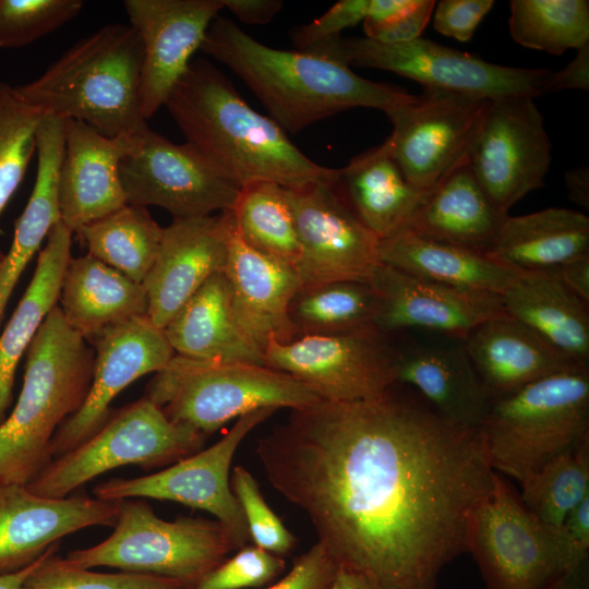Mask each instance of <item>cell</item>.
Masks as SVG:
<instances>
[{"mask_svg":"<svg viewBox=\"0 0 589 589\" xmlns=\"http://www.w3.org/2000/svg\"><path fill=\"white\" fill-rule=\"evenodd\" d=\"M478 429L490 467L520 482L589 435L588 365L491 401Z\"/></svg>","mask_w":589,"mask_h":589,"instance_id":"obj_6","label":"cell"},{"mask_svg":"<svg viewBox=\"0 0 589 589\" xmlns=\"http://www.w3.org/2000/svg\"><path fill=\"white\" fill-rule=\"evenodd\" d=\"M3 257H4V254L0 251V264H1L2 260H3Z\"/></svg>","mask_w":589,"mask_h":589,"instance_id":"obj_59","label":"cell"},{"mask_svg":"<svg viewBox=\"0 0 589 589\" xmlns=\"http://www.w3.org/2000/svg\"><path fill=\"white\" fill-rule=\"evenodd\" d=\"M465 543L488 589H550L581 565L557 530L534 517L496 471L491 490L469 515Z\"/></svg>","mask_w":589,"mask_h":589,"instance_id":"obj_9","label":"cell"},{"mask_svg":"<svg viewBox=\"0 0 589 589\" xmlns=\"http://www.w3.org/2000/svg\"><path fill=\"white\" fill-rule=\"evenodd\" d=\"M395 385L370 399L292 410L259 440L256 455L338 568L381 589H436L466 552L469 515L494 470L479 429Z\"/></svg>","mask_w":589,"mask_h":589,"instance_id":"obj_1","label":"cell"},{"mask_svg":"<svg viewBox=\"0 0 589 589\" xmlns=\"http://www.w3.org/2000/svg\"><path fill=\"white\" fill-rule=\"evenodd\" d=\"M59 544L41 555L21 589H191L180 580L153 574L100 573L81 567L57 554Z\"/></svg>","mask_w":589,"mask_h":589,"instance_id":"obj_42","label":"cell"},{"mask_svg":"<svg viewBox=\"0 0 589 589\" xmlns=\"http://www.w3.org/2000/svg\"><path fill=\"white\" fill-rule=\"evenodd\" d=\"M230 212L236 231L247 244L297 269L301 247L286 188L264 180L247 183Z\"/></svg>","mask_w":589,"mask_h":589,"instance_id":"obj_37","label":"cell"},{"mask_svg":"<svg viewBox=\"0 0 589 589\" xmlns=\"http://www.w3.org/2000/svg\"><path fill=\"white\" fill-rule=\"evenodd\" d=\"M58 301L69 325L94 341L116 325L147 315L148 310L143 284L89 254L71 257Z\"/></svg>","mask_w":589,"mask_h":589,"instance_id":"obj_30","label":"cell"},{"mask_svg":"<svg viewBox=\"0 0 589 589\" xmlns=\"http://www.w3.org/2000/svg\"><path fill=\"white\" fill-rule=\"evenodd\" d=\"M41 555L27 567L5 575H0V589H21L26 577L34 570Z\"/></svg>","mask_w":589,"mask_h":589,"instance_id":"obj_58","label":"cell"},{"mask_svg":"<svg viewBox=\"0 0 589 589\" xmlns=\"http://www.w3.org/2000/svg\"><path fill=\"white\" fill-rule=\"evenodd\" d=\"M63 129L59 205L61 220L76 232L128 204L119 166L141 134L107 137L73 119L63 120Z\"/></svg>","mask_w":589,"mask_h":589,"instance_id":"obj_23","label":"cell"},{"mask_svg":"<svg viewBox=\"0 0 589 589\" xmlns=\"http://www.w3.org/2000/svg\"><path fill=\"white\" fill-rule=\"evenodd\" d=\"M94 342L89 390L81 408L57 431L53 458L93 436L109 419V407L116 396L143 375L164 369L176 354L164 329L147 315L111 327Z\"/></svg>","mask_w":589,"mask_h":589,"instance_id":"obj_18","label":"cell"},{"mask_svg":"<svg viewBox=\"0 0 589 589\" xmlns=\"http://www.w3.org/2000/svg\"><path fill=\"white\" fill-rule=\"evenodd\" d=\"M396 384L412 387L444 418L467 428L478 429L490 405L460 340L400 351Z\"/></svg>","mask_w":589,"mask_h":589,"instance_id":"obj_33","label":"cell"},{"mask_svg":"<svg viewBox=\"0 0 589 589\" xmlns=\"http://www.w3.org/2000/svg\"><path fill=\"white\" fill-rule=\"evenodd\" d=\"M333 182L286 189L301 256V288L333 281L368 283L380 263V240L337 194Z\"/></svg>","mask_w":589,"mask_h":589,"instance_id":"obj_16","label":"cell"},{"mask_svg":"<svg viewBox=\"0 0 589 589\" xmlns=\"http://www.w3.org/2000/svg\"><path fill=\"white\" fill-rule=\"evenodd\" d=\"M223 273L235 317L263 353L271 339L289 342L298 338L289 315L290 303L301 288L293 268L251 248L232 225Z\"/></svg>","mask_w":589,"mask_h":589,"instance_id":"obj_24","label":"cell"},{"mask_svg":"<svg viewBox=\"0 0 589 589\" xmlns=\"http://www.w3.org/2000/svg\"><path fill=\"white\" fill-rule=\"evenodd\" d=\"M376 297L366 283L333 281L300 288L289 315L298 337L376 329Z\"/></svg>","mask_w":589,"mask_h":589,"instance_id":"obj_38","label":"cell"},{"mask_svg":"<svg viewBox=\"0 0 589 589\" xmlns=\"http://www.w3.org/2000/svg\"><path fill=\"white\" fill-rule=\"evenodd\" d=\"M164 106L187 142L239 188L264 180L298 189L335 179L336 169L306 157L206 60L190 63Z\"/></svg>","mask_w":589,"mask_h":589,"instance_id":"obj_2","label":"cell"},{"mask_svg":"<svg viewBox=\"0 0 589 589\" xmlns=\"http://www.w3.org/2000/svg\"><path fill=\"white\" fill-rule=\"evenodd\" d=\"M142 62L135 29L107 24L16 91L44 115L84 122L107 137L137 136L149 129L141 107Z\"/></svg>","mask_w":589,"mask_h":589,"instance_id":"obj_5","label":"cell"},{"mask_svg":"<svg viewBox=\"0 0 589 589\" xmlns=\"http://www.w3.org/2000/svg\"><path fill=\"white\" fill-rule=\"evenodd\" d=\"M550 589H589L588 561L567 574Z\"/></svg>","mask_w":589,"mask_h":589,"instance_id":"obj_57","label":"cell"},{"mask_svg":"<svg viewBox=\"0 0 589 589\" xmlns=\"http://www.w3.org/2000/svg\"><path fill=\"white\" fill-rule=\"evenodd\" d=\"M123 7L142 43L140 96L147 121L188 70L224 1L125 0Z\"/></svg>","mask_w":589,"mask_h":589,"instance_id":"obj_19","label":"cell"},{"mask_svg":"<svg viewBox=\"0 0 589 589\" xmlns=\"http://www.w3.org/2000/svg\"><path fill=\"white\" fill-rule=\"evenodd\" d=\"M468 160L488 197L503 213L542 188L551 165V141L533 98L489 100Z\"/></svg>","mask_w":589,"mask_h":589,"instance_id":"obj_14","label":"cell"},{"mask_svg":"<svg viewBox=\"0 0 589 589\" xmlns=\"http://www.w3.org/2000/svg\"><path fill=\"white\" fill-rule=\"evenodd\" d=\"M201 50L240 77L286 133H298L357 107L387 115L413 97L401 88L359 76L327 53L265 46L219 15Z\"/></svg>","mask_w":589,"mask_h":589,"instance_id":"obj_3","label":"cell"},{"mask_svg":"<svg viewBox=\"0 0 589 589\" xmlns=\"http://www.w3.org/2000/svg\"><path fill=\"white\" fill-rule=\"evenodd\" d=\"M176 354L264 364L263 351L238 324L223 272L212 276L164 328Z\"/></svg>","mask_w":589,"mask_h":589,"instance_id":"obj_31","label":"cell"},{"mask_svg":"<svg viewBox=\"0 0 589 589\" xmlns=\"http://www.w3.org/2000/svg\"><path fill=\"white\" fill-rule=\"evenodd\" d=\"M119 173L129 204L161 207L173 219L230 211L240 191L194 146L151 129L121 159Z\"/></svg>","mask_w":589,"mask_h":589,"instance_id":"obj_15","label":"cell"},{"mask_svg":"<svg viewBox=\"0 0 589 589\" xmlns=\"http://www.w3.org/2000/svg\"><path fill=\"white\" fill-rule=\"evenodd\" d=\"M377 255L381 263L421 279L500 296L524 273L488 253L421 237L407 229L380 240Z\"/></svg>","mask_w":589,"mask_h":589,"instance_id":"obj_28","label":"cell"},{"mask_svg":"<svg viewBox=\"0 0 589 589\" xmlns=\"http://www.w3.org/2000/svg\"><path fill=\"white\" fill-rule=\"evenodd\" d=\"M509 32L527 48L561 55L589 43L587 0H512Z\"/></svg>","mask_w":589,"mask_h":589,"instance_id":"obj_40","label":"cell"},{"mask_svg":"<svg viewBox=\"0 0 589 589\" xmlns=\"http://www.w3.org/2000/svg\"><path fill=\"white\" fill-rule=\"evenodd\" d=\"M233 220L219 215L173 219L164 228L158 253L143 280L147 316L164 329L188 300L224 272Z\"/></svg>","mask_w":589,"mask_h":589,"instance_id":"obj_21","label":"cell"},{"mask_svg":"<svg viewBox=\"0 0 589 589\" xmlns=\"http://www.w3.org/2000/svg\"><path fill=\"white\" fill-rule=\"evenodd\" d=\"M370 0H341L318 19L293 28L292 44L298 50H308L336 36L345 28L363 22Z\"/></svg>","mask_w":589,"mask_h":589,"instance_id":"obj_46","label":"cell"},{"mask_svg":"<svg viewBox=\"0 0 589 589\" xmlns=\"http://www.w3.org/2000/svg\"><path fill=\"white\" fill-rule=\"evenodd\" d=\"M230 485L243 512L253 545L281 557L289 554L298 540L265 502L253 474L243 466H236Z\"/></svg>","mask_w":589,"mask_h":589,"instance_id":"obj_44","label":"cell"},{"mask_svg":"<svg viewBox=\"0 0 589 589\" xmlns=\"http://www.w3.org/2000/svg\"><path fill=\"white\" fill-rule=\"evenodd\" d=\"M329 589H381L364 576L338 568Z\"/></svg>","mask_w":589,"mask_h":589,"instance_id":"obj_56","label":"cell"},{"mask_svg":"<svg viewBox=\"0 0 589 589\" xmlns=\"http://www.w3.org/2000/svg\"><path fill=\"white\" fill-rule=\"evenodd\" d=\"M23 386L0 424V486L29 484L53 459L52 441L83 405L95 356L56 305L26 351Z\"/></svg>","mask_w":589,"mask_h":589,"instance_id":"obj_4","label":"cell"},{"mask_svg":"<svg viewBox=\"0 0 589 589\" xmlns=\"http://www.w3.org/2000/svg\"><path fill=\"white\" fill-rule=\"evenodd\" d=\"M366 284L376 297L374 326L385 335L418 328L462 340L473 327L505 312L500 294L448 287L381 262Z\"/></svg>","mask_w":589,"mask_h":589,"instance_id":"obj_20","label":"cell"},{"mask_svg":"<svg viewBox=\"0 0 589 589\" xmlns=\"http://www.w3.org/2000/svg\"><path fill=\"white\" fill-rule=\"evenodd\" d=\"M347 65L380 69L436 89L484 100L545 94L553 71L486 62L425 38L397 45L336 36L310 48ZM309 50V49H308Z\"/></svg>","mask_w":589,"mask_h":589,"instance_id":"obj_11","label":"cell"},{"mask_svg":"<svg viewBox=\"0 0 589 589\" xmlns=\"http://www.w3.org/2000/svg\"><path fill=\"white\" fill-rule=\"evenodd\" d=\"M202 433L170 421L146 397L125 406L89 438L60 455L27 488L46 497H65L115 468L170 466L200 452Z\"/></svg>","mask_w":589,"mask_h":589,"instance_id":"obj_10","label":"cell"},{"mask_svg":"<svg viewBox=\"0 0 589 589\" xmlns=\"http://www.w3.org/2000/svg\"><path fill=\"white\" fill-rule=\"evenodd\" d=\"M419 0H370L363 21L365 34L387 25L413 9Z\"/></svg>","mask_w":589,"mask_h":589,"instance_id":"obj_53","label":"cell"},{"mask_svg":"<svg viewBox=\"0 0 589 589\" xmlns=\"http://www.w3.org/2000/svg\"><path fill=\"white\" fill-rule=\"evenodd\" d=\"M43 117L16 87L0 81V215L36 153V131Z\"/></svg>","mask_w":589,"mask_h":589,"instance_id":"obj_41","label":"cell"},{"mask_svg":"<svg viewBox=\"0 0 589 589\" xmlns=\"http://www.w3.org/2000/svg\"><path fill=\"white\" fill-rule=\"evenodd\" d=\"M73 231L62 221L50 230L35 272L14 313L0 334V424L7 418L20 359L49 312L57 305L71 260Z\"/></svg>","mask_w":589,"mask_h":589,"instance_id":"obj_34","label":"cell"},{"mask_svg":"<svg viewBox=\"0 0 589 589\" xmlns=\"http://www.w3.org/2000/svg\"><path fill=\"white\" fill-rule=\"evenodd\" d=\"M144 397L172 422L205 436L262 408L301 409L321 398L291 375L265 364L196 360L175 354Z\"/></svg>","mask_w":589,"mask_h":589,"instance_id":"obj_7","label":"cell"},{"mask_svg":"<svg viewBox=\"0 0 589 589\" xmlns=\"http://www.w3.org/2000/svg\"><path fill=\"white\" fill-rule=\"evenodd\" d=\"M276 409L262 408L237 419L215 444L167 468L136 478H115L96 485L94 496L105 501L155 498L208 512L230 533L237 549L250 540L241 506L229 479L240 443Z\"/></svg>","mask_w":589,"mask_h":589,"instance_id":"obj_13","label":"cell"},{"mask_svg":"<svg viewBox=\"0 0 589 589\" xmlns=\"http://www.w3.org/2000/svg\"><path fill=\"white\" fill-rule=\"evenodd\" d=\"M121 501L95 496L46 497L27 485L0 486V575L34 563L63 537L94 526H113Z\"/></svg>","mask_w":589,"mask_h":589,"instance_id":"obj_22","label":"cell"},{"mask_svg":"<svg viewBox=\"0 0 589 589\" xmlns=\"http://www.w3.org/2000/svg\"><path fill=\"white\" fill-rule=\"evenodd\" d=\"M435 4L436 2L433 0H419L413 9L387 25L371 32L366 37L385 45L412 41L420 37L428 25Z\"/></svg>","mask_w":589,"mask_h":589,"instance_id":"obj_49","label":"cell"},{"mask_svg":"<svg viewBox=\"0 0 589 589\" xmlns=\"http://www.w3.org/2000/svg\"><path fill=\"white\" fill-rule=\"evenodd\" d=\"M488 101L423 89L386 115L393 124L386 140L409 183L425 192L468 154Z\"/></svg>","mask_w":589,"mask_h":589,"instance_id":"obj_17","label":"cell"},{"mask_svg":"<svg viewBox=\"0 0 589 589\" xmlns=\"http://www.w3.org/2000/svg\"><path fill=\"white\" fill-rule=\"evenodd\" d=\"M565 185L568 197L572 202L589 209V169L578 167L565 173Z\"/></svg>","mask_w":589,"mask_h":589,"instance_id":"obj_55","label":"cell"},{"mask_svg":"<svg viewBox=\"0 0 589 589\" xmlns=\"http://www.w3.org/2000/svg\"><path fill=\"white\" fill-rule=\"evenodd\" d=\"M83 5L81 0H0V48H21L45 37Z\"/></svg>","mask_w":589,"mask_h":589,"instance_id":"obj_43","label":"cell"},{"mask_svg":"<svg viewBox=\"0 0 589 589\" xmlns=\"http://www.w3.org/2000/svg\"><path fill=\"white\" fill-rule=\"evenodd\" d=\"M507 216L488 197L467 154L426 191L402 229L489 253Z\"/></svg>","mask_w":589,"mask_h":589,"instance_id":"obj_26","label":"cell"},{"mask_svg":"<svg viewBox=\"0 0 589 589\" xmlns=\"http://www.w3.org/2000/svg\"><path fill=\"white\" fill-rule=\"evenodd\" d=\"M163 232L146 207L128 203L75 233L89 255L142 284L154 264Z\"/></svg>","mask_w":589,"mask_h":589,"instance_id":"obj_36","label":"cell"},{"mask_svg":"<svg viewBox=\"0 0 589 589\" xmlns=\"http://www.w3.org/2000/svg\"><path fill=\"white\" fill-rule=\"evenodd\" d=\"M228 9L241 22L252 25L268 24L281 10V0H223Z\"/></svg>","mask_w":589,"mask_h":589,"instance_id":"obj_52","label":"cell"},{"mask_svg":"<svg viewBox=\"0 0 589 589\" xmlns=\"http://www.w3.org/2000/svg\"><path fill=\"white\" fill-rule=\"evenodd\" d=\"M113 531L104 541L70 551L67 558L85 568L112 567L173 578L191 589L237 551L229 531L206 518H159L143 498L120 502Z\"/></svg>","mask_w":589,"mask_h":589,"instance_id":"obj_8","label":"cell"},{"mask_svg":"<svg viewBox=\"0 0 589 589\" xmlns=\"http://www.w3.org/2000/svg\"><path fill=\"white\" fill-rule=\"evenodd\" d=\"M400 351L377 329L271 339L264 364L297 378L321 400L346 402L381 396L397 382Z\"/></svg>","mask_w":589,"mask_h":589,"instance_id":"obj_12","label":"cell"},{"mask_svg":"<svg viewBox=\"0 0 589 589\" xmlns=\"http://www.w3.org/2000/svg\"><path fill=\"white\" fill-rule=\"evenodd\" d=\"M557 532L568 554L577 565L588 561L589 496L566 516Z\"/></svg>","mask_w":589,"mask_h":589,"instance_id":"obj_50","label":"cell"},{"mask_svg":"<svg viewBox=\"0 0 589 589\" xmlns=\"http://www.w3.org/2000/svg\"><path fill=\"white\" fill-rule=\"evenodd\" d=\"M337 570V564L316 542L293 561L281 579L265 589H329Z\"/></svg>","mask_w":589,"mask_h":589,"instance_id":"obj_47","label":"cell"},{"mask_svg":"<svg viewBox=\"0 0 589 589\" xmlns=\"http://www.w3.org/2000/svg\"><path fill=\"white\" fill-rule=\"evenodd\" d=\"M281 556L244 545L203 577L192 589H248L269 585L284 573Z\"/></svg>","mask_w":589,"mask_h":589,"instance_id":"obj_45","label":"cell"},{"mask_svg":"<svg viewBox=\"0 0 589 589\" xmlns=\"http://www.w3.org/2000/svg\"><path fill=\"white\" fill-rule=\"evenodd\" d=\"M519 483L524 505L543 525L558 530L566 516L589 496V435Z\"/></svg>","mask_w":589,"mask_h":589,"instance_id":"obj_39","label":"cell"},{"mask_svg":"<svg viewBox=\"0 0 589 589\" xmlns=\"http://www.w3.org/2000/svg\"><path fill=\"white\" fill-rule=\"evenodd\" d=\"M460 342L490 402L580 365L506 312L480 323Z\"/></svg>","mask_w":589,"mask_h":589,"instance_id":"obj_25","label":"cell"},{"mask_svg":"<svg viewBox=\"0 0 589 589\" xmlns=\"http://www.w3.org/2000/svg\"><path fill=\"white\" fill-rule=\"evenodd\" d=\"M504 311L573 362L588 365V303L553 269L524 272L502 294Z\"/></svg>","mask_w":589,"mask_h":589,"instance_id":"obj_29","label":"cell"},{"mask_svg":"<svg viewBox=\"0 0 589 589\" xmlns=\"http://www.w3.org/2000/svg\"><path fill=\"white\" fill-rule=\"evenodd\" d=\"M589 89V43L577 49L576 57L562 70L552 72L545 93Z\"/></svg>","mask_w":589,"mask_h":589,"instance_id":"obj_51","label":"cell"},{"mask_svg":"<svg viewBox=\"0 0 589 589\" xmlns=\"http://www.w3.org/2000/svg\"><path fill=\"white\" fill-rule=\"evenodd\" d=\"M488 254L518 271L555 269L589 255V218L563 207L508 215Z\"/></svg>","mask_w":589,"mask_h":589,"instance_id":"obj_35","label":"cell"},{"mask_svg":"<svg viewBox=\"0 0 589 589\" xmlns=\"http://www.w3.org/2000/svg\"><path fill=\"white\" fill-rule=\"evenodd\" d=\"M573 292L589 303V255L553 269Z\"/></svg>","mask_w":589,"mask_h":589,"instance_id":"obj_54","label":"cell"},{"mask_svg":"<svg viewBox=\"0 0 589 589\" xmlns=\"http://www.w3.org/2000/svg\"><path fill=\"white\" fill-rule=\"evenodd\" d=\"M64 153L63 120L45 115L36 131L37 171L27 204L16 220L10 250L0 264V324L16 283L61 220L59 173Z\"/></svg>","mask_w":589,"mask_h":589,"instance_id":"obj_32","label":"cell"},{"mask_svg":"<svg viewBox=\"0 0 589 589\" xmlns=\"http://www.w3.org/2000/svg\"><path fill=\"white\" fill-rule=\"evenodd\" d=\"M332 184L378 240L402 229L426 193L408 182L387 140L336 169Z\"/></svg>","mask_w":589,"mask_h":589,"instance_id":"obj_27","label":"cell"},{"mask_svg":"<svg viewBox=\"0 0 589 589\" xmlns=\"http://www.w3.org/2000/svg\"><path fill=\"white\" fill-rule=\"evenodd\" d=\"M493 4L492 0H441L434 8L433 26L444 36L468 41Z\"/></svg>","mask_w":589,"mask_h":589,"instance_id":"obj_48","label":"cell"}]
</instances>
